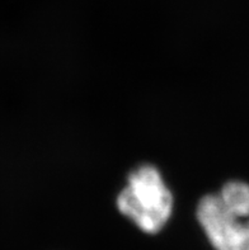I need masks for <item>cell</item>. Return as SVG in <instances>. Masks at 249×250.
<instances>
[{
  "mask_svg": "<svg viewBox=\"0 0 249 250\" xmlns=\"http://www.w3.org/2000/svg\"><path fill=\"white\" fill-rule=\"evenodd\" d=\"M196 217L214 250H249V183L226 182L204 196Z\"/></svg>",
  "mask_w": 249,
  "mask_h": 250,
  "instance_id": "obj_1",
  "label": "cell"
},
{
  "mask_svg": "<svg viewBox=\"0 0 249 250\" xmlns=\"http://www.w3.org/2000/svg\"><path fill=\"white\" fill-rule=\"evenodd\" d=\"M174 201L160 171L144 164L131 171L117 197V208L142 232L161 231L173 213Z\"/></svg>",
  "mask_w": 249,
  "mask_h": 250,
  "instance_id": "obj_2",
  "label": "cell"
}]
</instances>
